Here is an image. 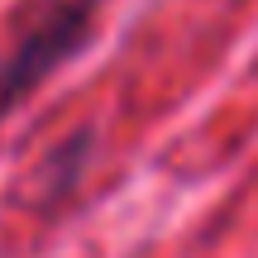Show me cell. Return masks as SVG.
Returning <instances> with one entry per match:
<instances>
[{
	"mask_svg": "<svg viewBox=\"0 0 258 258\" xmlns=\"http://www.w3.org/2000/svg\"><path fill=\"white\" fill-rule=\"evenodd\" d=\"M91 15L96 0H57L5 57H0V120L15 105H24V96L34 91L43 77H53L77 48L91 38Z\"/></svg>",
	"mask_w": 258,
	"mask_h": 258,
	"instance_id": "cell-1",
	"label": "cell"
}]
</instances>
